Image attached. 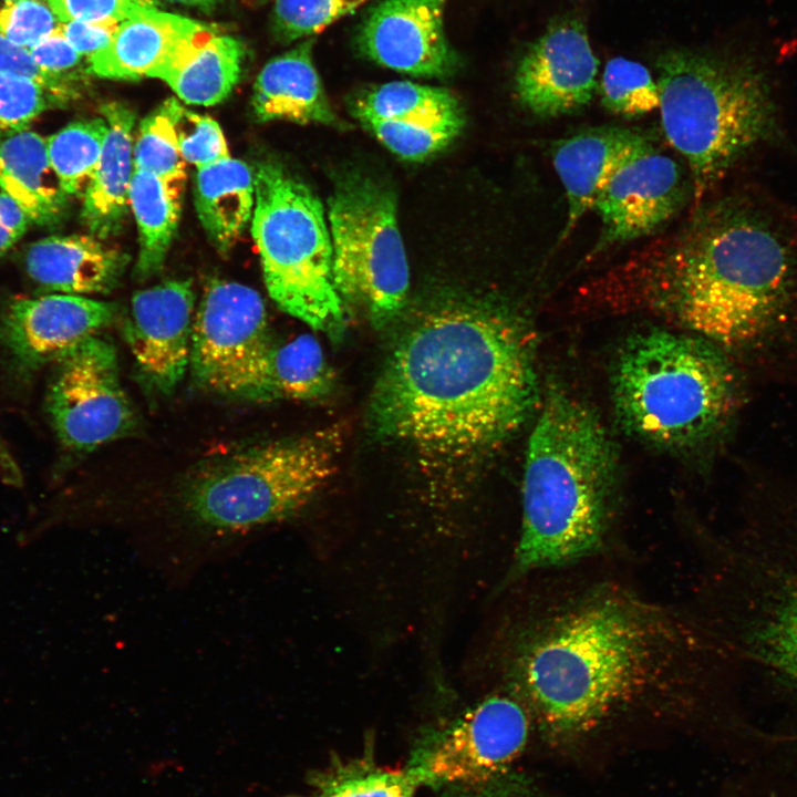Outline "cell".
Instances as JSON below:
<instances>
[{
  "label": "cell",
  "instance_id": "obj_2",
  "mask_svg": "<svg viewBox=\"0 0 797 797\" xmlns=\"http://www.w3.org/2000/svg\"><path fill=\"white\" fill-rule=\"evenodd\" d=\"M593 307L651 314L720 348L751 386L797 389V231L732 195L584 287Z\"/></svg>",
  "mask_w": 797,
  "mask_h": 797
},
{
  "label": "cell",
  "instance_id": "obj_31",
  "mask_svg": "<svg viewBox=\"0 0 797 797\" xmlns=\"http://www.w3.org/2000/svg\"><path fill=\"white\" fill-rule=\"evenodd\" d=\"M107 134L103 116L75 121L46 137L50 164L68 196H83Z\"/></svg>",
  "mask_w": 797,
  "mask_h": 797
},
{
  "label": "cell",
  "instance_id": "obj_18",
  "mask_svg": "<svg viewBox=\"0 0 797 797\" xmlns=\"http://www.w3.org/2000/svg\"><path fill=\"white\" fill-rule=\"evenodd\" d=\"M113 302L77 294L17 299L0 318V342L22 372L52 363L65 350L111 324Z\"/></svg>",
  "mask_w": 797,
  "mask_h": 797
},
{
  "label": "cell",
  "instance_id": "obj_13",
  "mask_svg": "<svg viewBox=\"0 0 797 797\" xmlns=\"http://www.w3.org/2000/svg\"><path fill=\"white\" fill-rule=\"evenodd\" d=\"M45 410L62 446L87 453L138 426L122 385L114 345L92 334L52 362Z\"/></svg>",
  "mask_w": 797,
  "mask_h": 797
},
{
  "label": "cell",
  "instance_id": "obj_36",
  "mask_svg": "<svg viewBox=\"0 0 797 797\" xmlns=\"http://www.w3.org/2000/svg\"><path fill=\"white\" fill-rule=\"evenodd\" d=\"M366 1L276 0L272 15L275 33L286 42L317 34Z\"/></svg>",
  "mask_w": 797,
  "mask_h": 797
},
{
  "label": "cell",
  "instance_id": "obj_27",
  "mask_svg": "<svg viewBox=\"0 0 797 797\" xmlns=\"http://www.w3.org/2000/svg\"><path fill=\"white\" fill-rule=\"evenodd\" d=\"M183 186L134 169L130 207L138 229L139 248L134 269L138 280H146L163 268L179 221Z\"/></svg>",
  "mask_w": 797,
  "mask_h": 797
},
{
  "label": "cell",
  "instance_id": "obj_20",
  "mask_svg": "<svg viewBox=\"0 0 797 797\" xmlns=\"http://www.w3.org/2000/svg\"><path fill=\"white\" fill-rule=\"evenodd\" d=\"M646 141L631 128L598 126L553 143L552 164L567 199L561 240L592 210L597 196L615 169Z\"/></svg>",
  "mask_w": 797,
  "mask_h": 797
},
{
  "label": "cell",
  "instance_id": "obj_24",
  "mask_svg": "<svg viewBox=\"0 0 797 797\" xmlns=\"http://www.w3.org/2000/svg\"><path fill=\"white\" fill-rule=\"evenodd\" d=\"M0 188L38 225L59 220L69 197L50 164L46 139L29 128L0 139Z\"/></svg>",
  "mask_w": 797,
  "mask_h": 797
},
{
  "label": "cell",
  "instance_id": "obj_1",
  "mask_svg": "<svg viewBox=\"0 0 797 797\" xmlns=\"http://www.w3.org/2000/svg\"><path fill=\"white\" fill-rule=\"evenodd\" d=\"M509 628L505 686L549 739L567 743L640 710L683 708L718 690L713 642L677 611L582 565L538 573Z\"/></svg>",
  "mask_w": 797,
  "mask_h": 797
},
{
  "label": "cell",
  "instance_id": "obj_9",
  "mask_svg": "<svg viewBox=\"0 0 797 797\" xmlns=\"http://www.w3.org/2000/svg\"><path fill=\"white\" fill-rule=\"evenodd\" d=\"M253 178L251 235L270 298L283 312L339 339L345 307L321 201L277 162H260Z\"/></svg>",
  "mask_w": 797,
  "mask_h": 797
},
{
  "label": "cell",
  "instance_id": "obj_40",
  "mask_svg": "<svg viewBox=\"0 0 797 797\" xmlns=\"http://www.w3.org/2000/svg\"><path fill=\"white\" fill-rule=\"evenodd\" d=\"M0 73H15L35 80L54 93L62 102L71 96L65 80L40 69L30 52L14 45L0 33Z\"/></svg>",
  "mask_w": 797,
  "mask_h": 797
},
{
  "label": "cell",
  "instance_id": "obj_35",
  "mask_svg": "<svg viewBox=\"0 0 797 797\" xmlns=\"http://www.w3.org/2000/svg\"><path fill=\"white\" fill-rule=\"evenodd\" d=\"M162 106L173 123L184 161L201 168L230 157L224 133L214 118L184 107L175 99L166 100Z\"/></svg>",
  "mask_w": 797,
  "mask_h": 797
},
{
  "label": "cell",
  "instance_id": "obj_21",
  "mask_svg": "<svg viewBox=\"0 0 797 797\" xmlns=\"http://www.w3.org/2000/svg\"><path fill=\"white\" fill-rule=\"evenodd\" d=\"M128 258L93 235L50 236L30 245V278L51 291L106 293L114 289Z\"/></svg>",
  "mask_w": 797,
  "mask_h": 797
},
{
  "label": "cell",
  "instance_id": "obj_23",
  "mask_svg": "<svg viewBox=\"0 0 797 797\" xmlns=\"http://www.w3.org/2000/svg\"><path fill=\"white\" fill-rule=\"evenodd\" d=\"M313 42L307 39L263 66L251 100L258 121L340 125L313 64Z\"/></svg>",
  "mask_w": 797,
  "mask_h": 797
},
{
  "label": "cell",
  "instance_id": "obj_7",
  "mask_svg": "<svg viewBox=\"0 0 797 797\" xmlns=\"http://www.w3.org/2000/svg\"><path fill=\"white\" fill-rule=\"evenodd\" d=\"M751 387L715 344L663 329L631 337L612 375L621 426L662 447L718 444L737 424Z\"/></svg>",
  "mask_w": 797,
  "mask_h": 797
},
{
  "label": "cell",
  "instance_id": "obj_47",
  "mask_svg": "<svg viewBox=\"0 0 797 797\" xmlns=\"http://www.w3.org/2000/svg\"><path fill=\"white\" fill-rule=\"evenodd\" d=\"M6 1H14V0H6Z\"/></svg>",
  "mask_w": 797,
  "mask_h": 797
},
{
  "label": "cell",
  "instance_id": "obj_22",
  "mask_svg": "<svg viewBox=\"0 0 797 797\" xmlns=\"http://www.w3.org/2000/svg\"><path fill=\"white\" fill-rule=\"evenodd\" d=\"M101 114L107 123V134L83 194L81 219L91 235L104 239L122 230L130 208L135 114L117 102L103 105Z\"/></svg>",
  "mask_w": 797,
  "mask_h": 797
},
{
  "label": "cell",
  "instance_id": "obj_4",
  "mask_svg": "<svg viewBox=\"0 0 797 797\" xmlns=\"http://www.w3.org/2000/svg\"><path fill=\"white\" fill-rule=\"evenodd\" d=\"M738 527L708 541L705 611L724 687L753 685L797 700V474L746 479Z\"/></svg>",
  "mask_w": 797,
  "mask_h": 797
},
{
  "label": "cell",
  "instance_id": "obj_42",
  "mask_svg": "<svg viewBox=\"0 0 797 797\" xmlns=\"http://www.w3.org/2000/svg\"><path fill=\"white\" fill-rule=\"evenodd\" d=\"M59 28L81 54L87 58L104 49L114 37L118 22L115 21H69Z\"/></svg>",
  "mask_w": 797,
  "mask_h": 797
},
{
  "label": "cell",
  "instance_id": "obj_5",
  "mask_svg": "<svg viewBox=\"0 0 797 797\" xmlns=\"http://www.w3.org/2000/svg\"><path fill=\"white\" fill-rule=\"evenodd\" d=\"M613 460L593 412L563 391H550L528 439L519 536L500 590L597 561L611 549Z\"/></svg>",
  "mask_w": 797,
  "mask_h": 797
},
{
  "label": "cell",
  "instance_id": "obj_43",
  "mask_svg": "<svg viewBox=\"0 0 797 797\" xmlns=\"http://www.w3.org/2000/svg\"><path fill=\"white\" fill-rule=\"evenodd\" d=\"M30 222L23 208L12 197L0 192V225L20 239Z\"/></svg>",
  "mask_w": 797,
  "mask_h": 797
},
{
  "label": "cell",
  "instance_id": "obj_29",
  "mask_svg": "<svg viewBox=\"0 0 797 797\" xmlns=\"http://www.w3.org/2000/svg\"><path fill=\"white\" fill-rule=\"evenodd\" d=\"M354 113L360 121L436 122L463 118L459 103L449 91L410 81L389 82L369 90L356 100Z\"/></svg>",
  "mask_w": 797,
  "mask_h": 797
},
{
  "label": "cell",
  "instance_id": "obj_11",
  "mask_svg": "<svg viewBox=\"0 0 797 797\" xmlns=\"http://www.w3.org/2000/svg\"><path fill=\"white\" fill-rule=\"evenodd\" d=\"M338 292L363 310L375 327L402 311L410 272L389 187L370 177L349 176L335 186L328 208Z\"/></svg>",
  "mask_w": 797,
  "mask_h": 797
},
{
  "label": "cell",
  "instance_id": "obj_14",
  "mask_svg": "<svg viewBox=\"0 0 797 797\" xmlns=\"http://www.w3.org/2000/svg\"><path fill=\"white\" fill-rule=\"evenodd\" d=\"M687 190L679 164L649 141L643 143L596 198L592 210L600 218L601 231L586 259L661 228L683 206Z\"/></svg>",
  "mask_w": 797,
  "mask_h": 797
},
{
  "label": "cell",
  "instance_id": "obj_10",
  "mask_svg": "<svg viewBox=\"0 0 797 797\" xmlns=\"http://www.w3.org/2000/svg\"><path fill=\"white\" fill-rule=\"evenodd\" d=\"M532 723L505 686L424 727L404 768L439 797H541L518 769Z\"/></svg>",
  "mask_w": 797,
  "mask_h": 797
},
{
  "label": "cell",
  "instance_id": "obj_19",
  "mask_svg": "<svg viewBox=\"0 0 797 797\" xmlns=\"http://www.w3.org/2000/svg\"><path fill=\"white\" fill-rule=\"evenodd\" d=\"M214 30L178 14L145 11L123 21L111 42L89 56L94 74L115 80L156 77L184 51Z\"/></svg>",
  "mask_w": 797,
  "mask_h": 797
},
{
  "label": "cell",
  "instance_id": "obj_15",
  "mask_svg": "<svg viewBox=\"0 0 797 797\" xmlns=\"http://www.w3.org/2000/svg\"><path fill=\"white\" fill-rule=\"evenodd\" d=\"M598 65L583 22L560 18L519 60L515 73L517 97L539 117L573 113L591 101L598 86Z\"/></svg>",
  "mask_w": 797,
  "mask_h": 797
},
{
  "label": "cell",
  "instance_id": "obj_17",
  "mask_svg": "<svg viewBox=\"0 0 797 797\" xmlns=\"http://www.w3.org/2000/svg\"><path fill=\"white\" fill-rule=\"evenodd\" d=\"M447 0H383L363 20L356 37L361 53L396 72L444 77L458 65L444 29Z\"/></svg>",
  "mask_w": 797,
  "mask_h": 797
},
{
  "label": "cell",
  "instance_id": "obj_16",
  "mask_svg": "<svg viewBox=\"0 0 797 797\" xmlns=\"http://www.w3.org/2000/svg\"><path fill=\"white\" fill-rule=\"evenodd\" d=\"M194 291L188 280H168L134 293L122 322L144 383L172 394L190 363Z\"/></svg>",
  "mask_w": 797,
  "mask_h": 797
},
{
  "label": "cell",
  "instance_id": "obj_32",
  "mask_svg": "<svg viewBox=\"0 0 797 797\" xmlns=\"http://www.w3.org/2000/svg\"><path fill=\"white\" fill-rule=\"evenodd\" d=\"M600 97L605 110L623 117L644 115L660 105L659 87L649 70L621 56L605 64Z\"/></svg>",
  "mask_w": 797,
  "mask_h": 797
},
{
  "label": "cell",
  "instance_id": "obj_39",
  "mask_svg": "<svg viewBox=\"0 0 797 797\" xmlns=\"http://www.w3.org/2000/svg\"><path fill=\"white\" fill-rule=\"evenodd\" d=\"M48 3L60 22H123L156 9L155 0H48Z\"/></svg>",
  "mask_w": 797,
  "mask_h": 797
},
{
  "label": "cell",
  "instance_id": "obj_25",
  "mask_svg": "<svg viewBox=\"0 0 797 797\" xmlns=\"http://www.w3.org/2000/svg\"><path fill=\"white\" fill-rule=\"evenodd\" d=\"M194 199L206 234L225 252L251 222L255 208L253 172L245 162L231 157L197 168Z\"/></svg>",
  "mask_w": 797,
  "mask_h": 797
},
{
  "label": "cell",
  "instance_id": "obj_38",
  "mask_svg": "<svg viewBox=\"0 0 797 797\" xmlns=\"http://www.w3.org/2000/svg\"><path fill=\"white\" fill-rule=\"evenodd\" d=\"M58 20L49 3L41 0L7 1L0 8V33L29 51L59 27Z\"/></svg>",
  "mask_w": 797,
  "mask_h": 797
},
{
  "label": "cell",
  "instance_id": "obj_8",
  "mask_svg": "<svg viewBox=\"0 0 797 797\" xmlns=\"http://www.w3.org/2000/svg\"><path fill=\"white\" fill-rule=\"evenodd\" d=\"M656 69L662 128L689 166L695 209L742 157L779 137L772 84L743 53L674 49Z\"/></svg>",
  "mask_w": 797,
  "mask_h": 797
},
{
  "label": "cell",
  "instance_id": "obj_41",
  "mask_svg": "<svg viewBox=\"0 0 797 797\" xmlns=\"http://www.w3.org/2000/svg\"><path fill=\"white\" fill-rule=\"evenodd\" d=\"M29 52L40 69L64 80L65 72L75 68L82 56L59 27Z\"/></svg>",
  "mask_w": 797,
  "mask_h": 797
},
{
  "label": "cell",
  "instance_id": "obj_26",
  "mask_svg": "<svg viewBox=\"0 0 797 797\" xmlns=\"http://www.w3.org/2000/svg\"><path fill=\"white\" fill-rule=\"evenodd\" d=\"M244 58L245 48L238 39L213 31L156 77L166 82L187 104L215 105L225 100L239 81Z\"/></svg>",
  "mask_w": 797,
  "mask_h": 797
},
{
  "label": "cell",
  "instance_id": "obj_6",
  "mask_svg": "<svg viewBox=\"0 0 797 797\" xmlns=\"http://www.w3.org/2000/svg\"><path fill=\"white\" fill-rule=\"evenodd\" d=\"M339 445L327 429L250 446L198 470L175 499L177 525L147 558L178 580L239 549L312 499L335 469Z\"/></svg>",
  "mask_w": 797,
  "mask_h": 797
},
{
  "label": "cell",
  "instance_id": "obj_46",
  "mask_svg": "<svg viewBox=\"0 0 797 797\" xmlns=\"http://www.w3.org/2000/svg\"><path fill=\"white\" fill-rule=\"evenodd\" d=\"M172 2H178L188 6H196L201 8H210L213 7L218 0H167Z\"/></svg>",
  "mask_w": 797,
  "mask_h": 797
},
{
  "label": "cell",
  "instance_id": "obj_28",
  "mask_svg": "<svg viewBox=\"0 0 797 797\" xmlns=\"http://www.w3.org/2000/svg\"><path fill=\"white\" fill-rule=\"evenodd\" d=\"M332 385V371L315 338L302 334L275 344L267 372L268 401L317 400L324 397Z\"/></svg>",
  "mask_w": 797,
  "mask_h": 797
},
{
  "label": "cell",
  "instance_id": "obj_44",
  "mask_svg": "<svg viewBox=\"0 0 797 797\" xmlns=\"http://www.w3.org/2000/svg\"><path fill=\"white\" fill-rule=\"evenodd\" d=\"M0 472L2 479L14 487L22 486V475L14 459L0 437Z\"/></svg>",
  "mask_w": 797,
  "mask_h": 797
},
{
  "label": "cell",
  "instance_id": "obj_37",
  "mask_svg": "<svg viewBox=\"0 0 797 797\" xmlns=\"http://www.w3.org/2000/svg\"><path fill=\"white\" fill-rule=\"evenodd\" d=\"M63 103L54 93L35 80L0 73V133L27 130L46 108Z\"/></svg>",
  "mask_w": 797,
  "mask_h": 797
},
{
  "label": "cell",
  "instance_id": "obj_34",
  "mask_svg": "<svg viewBox=\"0 0 797 797\" xmlns=\"http://www.w3.org/2000/svg\"><path fill=\"white\" fill-rule=\"evenodd\" d=\"M133 162L136 170L184 185L185 161L173 123L162 105L141 122L133 145Z\"/></svg>",
  "mask_w": 797,
  "mask_h": 797
},
{
  "label": "cell",
  "instance_id": "obj_12",
  "mask_svg": "<svg viewBox=\"0 0 797 797\" xmlns=\"http://www.w3.org/2000/svg\"><path fill=\"white\" fill-rule=\"evenodd\" d=\"M276 342L261 296L239 282L213 280L193 323L190 371L213 393L268 402L267 372Z\"/></svg>",
  "mask_w": 797,
  "mask_h": 797
},
{
  "label": "cell",
  "instance_id": "obj_45",
  "mask_svg": "<svg viewBox=\"0 0 797 797\" xmlns=\"http://www.w3.org/2000/svg\"><path fill=\"white\" fill-rule=\"evenodd\" d=\"M19 239L0 225V256L4 255Z\"/></svg>",
  "mask_w": 797,
  "mask_h": 797
},
{
  "label": "cell",
  "instance_id": "obj_30",
  "mask_svg": "<svg viewBox=\"0 0 797 797\" xmlns=\"http://www.w3.org/2000/svg\"><path fill=\"white\" fill-rule=\"evenodd\" d=\"M309 796L291 797H414L420 789L405 769L380 765L371 753L361 757L335 759L309 778Z\"/></svg>",
  "mask_w": 797,
  "mask_h": 797
},
{
  "label": "cell",
  "instance_id": "obj_3",
  "mask_svg": "<svg viewBox=\"0 0 797 797\" xmlns=\"http://www.w3.org/2000/svg\"><path fill=\"white\" fill-rule=\"evenodd\" d=\"M538 404L534 344L522 321L499 304L453 301L398 338L369 416L382 439L465 460L504 443Z\"/></svg>",
  "mask_w": 797,
  "mask_h": 797
},
{
  "label": "cell",
  "instance_id": "obj_33",
  "mask_svg": "<svg viewBox=\"0 0 797 797\" xmlns=\"http://www.w3.org/2000/svg\"><path fill=\"white\" fill-rule=\"evenodd\" d=\"M391 152L405 159H423L446 147L460 132L463 118L407 122L361 121Z\"/></svg>",
  "mask_w": 797,
  "mask_h": 797
}]
</instances>
